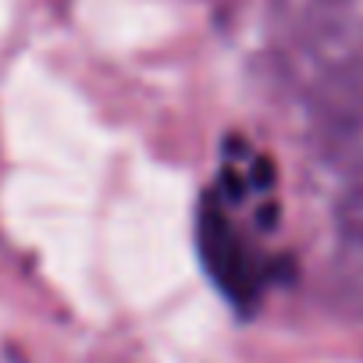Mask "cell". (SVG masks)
Segmentation results:
<instances>
[{
  "instance_id": "cell-1",
  "label": "cell",
  "mask_w": 363,
  "mask_h": 363,
  "mask_svg": "<svg viewBox=\"0 0 363 363\" xmlns=\"http://www.w3.org/2000/svg\"><path fill=\"white\" fill-rule=\"evenodd\" d=\"M196 246L203 257L207 274L214 278V285L239 306L250 310L257 303V274L246 264V253L235 239V232L225 221V211L218 207L214 196H203L200 203V218H196Z\"/></svg>"
},
{
  "instance_id": "cell-2",
  "label": "cell",
  "mask_w": 363,
  "mask_h": 363,
  "mask_svg": "<svg viewBox=\"0 0 363 363\" xmlns=\"http://www.w3.org/2000/svg\"><path fill=\"white\" fill-rule=\"evenodd\" d=\"M274 186V164L264 153H253L250 160V189H271Z\"/></svg>"
}]
</instances>
